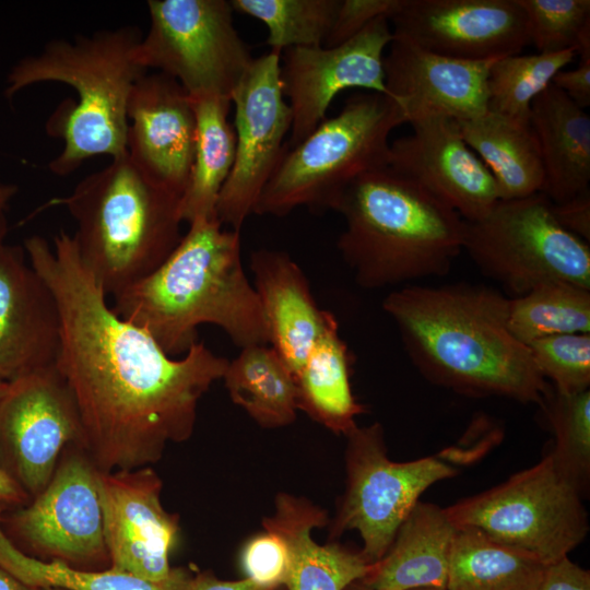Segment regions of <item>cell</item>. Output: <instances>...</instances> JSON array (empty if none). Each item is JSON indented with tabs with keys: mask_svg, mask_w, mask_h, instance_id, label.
I'll list each match as a JSON object with an SVG mask.
<instances>
[{
	"mask_svg": "<svg viewBox=\"0 0 590 590\" xmlns=\"http://www.w3.org/2000/svg\"><path fill=\"white\" fill-rule=\"evenodd\" d=\"M50 206H64L75 221L79 255L107 296L155 271L184 235L180 197L150 179L128 154L43 208Z\"/></svg>",
	"mask_w": 590,
	"mask_h": 590,
	"instance_id": "cell-6",
	"label": "cell"
},
{
	"mask_svg": "<svg viewBox=\"0 0 590 590\" xmlns=\"http://www.w3.org/2000/svg\"><path fill=\"white\" fill-rule=\"evenodd\" d=\"M23 247L58 304L55 366L78 406L84 449L102 472L152 467L167 445L191 437L199 402L229 361L199 341L173 357L120 318L82 261L73 235L61 231L51 245L33 235Z\"/></svg>",
	"mask_w": 590,
	"mask_h": 590,
	"instance_id": "cell-1",
	"label": "cell"
},
{
	"mask_svg": "<svg viewBox=\"0 0 590 590\" xmlns=\"http://www.w3.org/2000/svg\"><path fill=\"white\" fill-rule=\"evenodd\" d=\"M141 38L138 27L122 26L73 40L52 39L11 68L3 92L8 99L44 82L76 92V101L63 102L47 123L49 134L63 143L48 165L52 174L69 175L97 155L113 160L127 154L129 97L148 72L137 58Z\"/></svg>",
	"mask_w": 590,
	"mask_h": 590,
	"instance_id": "cell-4",
	"label": "cell"
},
{
	"mask_svg": "<svg viewBox=\"0 0 590 590\" xmlns=\"http://www.w3.org/2000/svg\"><path fill=\"white\" fill-rule=\"evenodd\" d=\"M544 169L542 193L552 203L589 189L590 116L552 83L533 101L529 117Z\"/></svg>",
	"mask_w": 590,
	"mask_h": 590,
	"instance_id": "cell-24",
	"label": "cell"
},
{
	"mask_svg": "<svg viewBox=\"0 0 590 590\" xmlns=\"http://www.w3.org/2000/svg\"><path fill=\"white\" fill-rule=\"evenodd\" d=\"M150 26L140 64L176 80L190 97L232 94L253 57L238 35L227 0H149Z\"/></svg>",
	"mask_w": 590,
	"mask_h": 590,
	"instance_id": "cell-10",
	"label": "cell"
},
{
	"mask_svg": "<svg viewBox=\"0 0 590 590\" xmlns=\"http://www.w3.org/2000/svg\"><path fill=\"white\" fill-rule=\"evenodd\" d=\"M413 590H447V589H438V588H418Z\"/></svg>",
	"mask_w": 590,
	"mask_h": 590,
	"instance_id": "cell-50",
	"label": "cell"
},
{
	"mask_svg": "<svg viewBox=\"0 0 590 590\" xmlns=\"http://www.w3.org/2000/svg\"><path fill=\"white\" fill-rule=\"evenodd\" d=\"M2 512L0 511V516ZM0 567L23 582L37 588L64 590H189L193 578L187 567H174L161 581H151L111 567L78 569L59 562H45L17 550L0 527Z\"/></svg>",
	"mask_w": 590,
	"mask_h": 590,
	"instance_id": "cell-31",
	"label": "cell"
},
{
	"mask_svg": "<svg viewBox=\"0 0 590 590\" xmlns=\"http://www.w3.org/2000/svg\"><path fill=\"white\" fill-rule=\"evenodd\" d=\"M97 472L81 444L68 446L47 486L26 505L2 512L5 536L40 560L78 569L109 568Z\"/></svg>",
	"mask_w": 590,
	"mask_h": 590,
	"instance_id": "cell-12",
	"label": "cell"
},
{
	"mask_svg": "<svg viewBox=\"0 0 590 590\" xmlns=\"http://www.w3.org/2000/svg\"><path fill=\"white\" fill-rule=\"evenodd\" d=\"M576 56L575 49H567L496 59L488 72L487 109L519 123L530 125L533 101Z\"/></svg>",
	"mask_w": 590,
	"mask_h": 590,
	"instance_id": "cell-33",
	"label": "cell"
},
{
	"mask_svg": "<svg viewBox=\"0 0 590 590\" xmlns=\"http://www.w3.org/2000/svg\"><path fill=\"white\" fill-rule=\"evenodd\" d=\"M17 191L19 187L16 185L10 182H0V212H5Z\"/></svg>",
	"mask_w": 590,
	"mask_h": 590,
	"instance_id": "cell-46",
	"label": "cell"
},
{
	"mask_svg": "<svg viewBox=\"0 0 590 590\" xmlns=\"http://www.w3.org/2000/svg\"><path fill=\"white\" fill-rule=\"evenodd\" d=\"M8 388V382L0 379V397L4 393Z\"/></svg>",
	"mask_w": 590,
	"mask_h": 590,
	"instance_id": "cell-49",
	"label": "cell"
},
{
	"mask_svg": "<svg viewBox=\"0 0 590 590\" xmlns=\"http://www.w3.org/2000/svg\"><path fill=\"white\" fill-rule=\"evenodd\" d=\"M61 320L56 298L23 246L0 244V379L56 364Z\"/></svg>",
	"mask_w": 590,
	"mask_h": 590,
	"instance_id": "cell-21",
	"label": "cell"
},
{
	"mask_svg": "<svg viewBox=\"0 0 590 590\" xmlns=\"http://www.w3.org/2000/svg\"><path fill=\"white\" fill-rule=\"evenodd\" d=\"M541 408L555 436L550 451L555 465L585 498L590 484V391L563 394L552 389Z\"/></svg>",
	"mask_w": 590,
	"mask_h": 590,
	"instance_id": "cell-35",
	"label": "cell"
},
{
	"mask_svg": "<svg viewBox=\"0 0 590 590\" xmlns=\"http://www.w3.org/2000/svg\"><path fill=\"white\" fill-rule=\"evenodd\" d=\"M28 495L0 468V511L26 505Z\"/></svg>",
	"mask_w": 590,
	"mask_h": 590,
	"instance_id": "cell-44",
	"label": "cell"
},
{
	"mask_svg": "<svg viewBox=\"0 0 590 590\" xmlns=\"http://www.w3.org/2000/svg\"><path fill=\"white\" fill-rule=\"evenodd\" d=\"M0 590H43L42 588L30 586L11 573L0 567Z\"/></svg>",
	"mask_w": 590,
	"mask_h": 590,
	"instance_id": "cell-45",
	"label": "cell"
},
{
	"mask_svg": "<svg viewBox=\"0 0 590 590\" xmlns=\"http://www.w3.org/2000/svg\"><path fill=\"white\" fill-rule=\"evenodd\" d=\"M344 590H375L364 583L361 579L353 581L350 583Z\"/></svg>",
	"mask_w": 590,
	"mask_h": 590,
	"instance_id": "cell-48",
	"label": "cell"
},
{
	"mask_svg": "<svg viewBox=\"0 0 590 590\" xmlns=\"http://www.w3.org/2000/svg\"><path fill=\"white\" fill-rule=\"evenodd\" d=\"M327 523V512L309 499L284 492L275 496L273 514L263 518L262 527L287 550V590H344L370 570L361 551L312 539V530Z\"/></svg>",
	"mask_w": 590,
	"mask_h": 590,
	"instance_id": "cell-23",
	"label": "cell"
},
{
	"mask_svg": "<svg viewBox=\"0 0 590 590\" xmlns=\"http://www.w3.org/2000/svg\"><path fill=\"white\" fill-rule=\"evenodd\" d=\"M551 205L539 192L499 200L483 217L465 221L463 250L514 297L551 282L590 288L588 243L563 228Z\"/></svg>",
	"mask_w": 590,
	"mask_h": 590,
	"instance_id": "cell-9",
	"label": "cell"
},
{
	"mask_svg": "<svg viewBox=\"0 0 590 590\" xmlns=\"http://www.w3.org/2000/svg\"><path fill=\"white\" fill-rule=\"evenodd\" d=\"M389 21L393 35L463 60L518 55L530 44L517 0H403Z\"/></svg>",
	"mask_w": 590,
	"mask_h": 590,
	"instance_id": "cell-17",
	"label": "cell"
},
{
	"mask_svg": "<svg viewBox=\"0 0 590 590\" xmlns=\"http://www.w3.org/2000/svg\"><path fill=\"white\" fill-rule=\"evenodd\" d=\"M72 444L83 446L82 424L55 365L8 382L0 397V468L31 499L47 486Z\"/></svg>",
	"mask_w": 590,
	"mask_h": 590,
	"instance_id": "cell-13",
	"label": "cell"
},
{
	"mask_svg": "<svg viewBox=\"0 0 590 590\" xmlns=\"http://www.w3.org/2000/svg\"><path fill=\"white\" fill-rule=\"evenodd\" d=\"M456 531L445 508L417 502L387 553L361 580L375 590L447 589Z\"/></svg>",
	"mask_w": 590,
	"mask_h": 590,
	"instance_id": "cell-25",
	"label": "cell"
},
{
	"mask_svg": "<svg viewBox=\"0 0 590 590\" xmlns=\"http://www.w3.org/2000/svg\"><path fill=\"white\" fill-rule=\"evenodd\" d=\"M333 210L345 222L338 249L366 290L445 275L463 250L465 221L388 166L356 178Z\"/></svg>",
	"mask_w": 590,
	"mask_h": 590,
	"instance_id": "cell-5",
	"label": "cell"
},
{
	"mask_svg": "<svg viewBox=\"0 0 590 590\" xmlns=\"http://www.w3.org/2000/svg\"><path fill=\"white\" fill-rule=\"evenodd\" d=\"M231 400L263 428H279L296 420L295 377L270 344L241 349L222 378Z\"/></svg>",
	"mask_w": 590,
	"mask_h": 590,
	"instance_id": "cell-29",
	"label": "cell"
},
{
	"mask_svg": "<svg viewBox=\"0 0 590 590\" xmlns=\"http://www.w3.org/2000/svg\"><path fill=\"white\" fill-rule=\"evenodd\" d=\"M507 322L527 346L552 335L590 333V288L566 282L542 284L509 298Z\"/></svg>",
	"mask_w": 590,
	"mask_h": 590,
	"instance_id": "cell-32",
	"label": "cell"
},
{
	"mask_svg": "<svg viewBox=\"0 0 590 590\" xmlns=\"http://www.w3.org/2000/svg\"><path fill=\"white\" fill-rule=\"evenodd\" d=\"M127 154L150 179L181 198L191 172L197 121L192 101L173 78L145 73L128 103Z\"/></svg>",
	"mask_w": 590,
	"mask_h": 590,
	"instance_id": "cell-19",
	"label": "cell"
},
{
	"mask_svg": "<svg viewBox=\"0 0 590 590\" xmlns=\"http://www.w3.org/2000/svg\"><path fill=\"white\" fill-rule=\"evenodd\" d=\"M97 483L110 567L151 581L166 579L180 528L179 516L163 507L160 475L151 465L98 470Z\"/></svg>",
	"mask_w": 590,
	"mask_h": 590,
	"instance_id": "cell-16",
	"label": "cell"
},
{
	"mask_svg": "<svg viewBox=\"0 0 590 590\" xmlns=\"http://www.w3.org/2000/svg\"><path fill=\"white\" fill-rule=\"evenodd\" d=\"M250 268L270 345L296 377L332 312L317 306L304 271L286 252L258 249Z\"/></svg>",
	"mask_w": 590,
	"mask_h": 590,
	"instance_id": "cell-22",
	"label": "cell"
},
{
	"mask_svg": "<svg viewBox=\"0 0 590 590\" xmlns=\"http://www.w3.org/2000/svg\"><path fill=\"white\" fill-rule=\"evenodd\" d=\"M413 132L390 143L388 167L455 210L464 221L486 215L499 201L495 180L459 133L456 120L424 115Z\"/></svg>",
	"mask_w": 590,
	"mask_h": 590,
	"instance_id": "cell-18",
	"label": "cell"
},
{
	"mask_svg": "<svg viewBox=\"0 0 590 590\" xmlns=\"http://www.w3.org/2000/svg\"><path fill=\"white\" fill-rule=\"evenodd\" d=\"M273 590H287V589H286L285 586H280V587H278V588H275V589H273Z\"/></svg>",
	"mask_w": 590,
	"mask_h": 590,
	"instance_id": "cell-52",
	"label": "cell"
},
{
	"mask_svg": "<svg viewBox=\"0 0 590 590\" xmlns=\"http://www.w3.org/2000/svg\"><path fill=\"white\" fill-rule=\"evenodd\" d=\"M113 310L148 332L162 350L185 355L198 328L214 324L240 349L270 344L258 294L240 256V232L199 219L151 274L113 296Z\"/></svg>",
	"mask_w": 590,
	"mask_h": 590,
	"instance_id": "cell-3",
	"label": "cell"
},
{
	"mask_svg": "<svg viewBox=\"0 0 590 590\" xmlns=\"http://www.w3.org/2000/svg\"><path fill=\"white\" fill-rule=\"evenodd\" d=\"M558 224L586 243L590 240V190L560 203H552Z\"/></svg>",
	"mask_w": 590,
	"mask_h": 590,
	"instance_id": "cell-40",
	"label": "cell"
},
{
	"mask_svg": "<svg viewBox=\"0 0 590 590\" xmlns=\"http://www.w3.org/2000/svg\"><path fill=\"white\" fill-rule=\"evenodd\" d=\"M345 437V491L331 520L329 538L334 541L345 531L356 530L363 542L361 554L374 565L387 553L422 493L452 477L457 470L437 457L390 460L378 422L356 425Z\"/></svg>",
	"mask_w": 590,
	"mask_h": 590,
	"instance_id": "cell-11",
	"label": "cell"
},
{
	"mask_svg": "<svg viewBox=\"0 0 590 590\" xmlns=\"http://www.w3.org/2000/svg\"><path fill=\"white\" fill-rule=\"evenodd\" d=\"M388 21L378 17L334 47L284 50L281 84L292 111L286 149L300 143L326 119L330 104L340 92L362 88L389 96L384 70V52L392 40Z\"/></svg>",
	"mask_w": 590,
	"mask_h": 590,
	"instance_id": "cell-15",
	"label": "cell"
},
{
	"mask_svg": "<svg viewBox=\"0 0 590 590\" xmlns=\"http://www.w3.org/2000/svg\"><path fill=\"white\" fill-rule=\"evenodd\" d=\"M445 511L457 529H477L545 565L568 556L590 529L581 495L559 472L551 452Z\"/></svg>",
	"mask_w": 590,
	"mask_h": 590,
	"instance_id": "cell-8",
	"label": "cell"
},
{
	"mask_svg": "<svg viewBox=\"0 0 590 590\" xmlns=\"http://www.w3.org/2000/svg\"><path fill=\"white\" fill-rule=\"evenodd\" d=\"M538 590H590V571L565 556L545 566Z\"/></svg>",
	"mask_w": 590,
	"mask_h": 590,
	"instance_id": "cell-41",
	"label": "cell"
},
{
	"mask_svg": "<svg viewBox=\"0 0 590 590\" xmlns=\"http://www.w3.org/2000/svg\"><path fill=\"white\" fill-rule=\"evenodd\" d=\"M527 16L530 44L539 54L590 52L589 0H517Z\"/></svg>",
	"mask_w": 590,
	"mask_h": 590,
	"instance_id": "cell-36",
	"label": "cell"
},
{
	"mask_svg": "<svg viewBox=\"0 0 590 590\" xmlns=\"http://www.w3.org/2000/svg\"><path fill=\"white\" fill-rule=\"evenodd\" d=\"M231 102L235 107V158L215 213L222 225L240 232L284 153L291 131L292 111L281 84V52L270 50L253 58Z\"/></svg>",
	"mask_w": 590,
	"mask_h": 590,
	"instance_id": "cell-14",
	"label": "cell"
},
{
	"mask_svg": "<svg viewBox=\"0 0 590 590\" xmlns=\"http://www.w3.org/2000/svg\"><path fill=\"white\" fill-rule=\"evenodd\" d=\"M402 2L403 0H341L323 47H334L349 40L378 17L390 20Z\"/></svg>",
	"mask_w": 590,
	"mask_h": 590,
	"instance_id": "cell-39",
	"label": "cell"
},
{
	"mask_svg": "<svg viewBox=\"0 0 590 590\" xmlns=\"http://www.w3.org/2000/svg\"><path fill=\"white\" fill-rule=\"evenodd\" d=\"M240 563L246 578L275 589L285 586L288 575V554L282 540L264 530L251 536L243 546Z\"/></svg>",
	"mask_w": 590,
	"mask_h": 590,
	"instance_id": "cell-38",
	"label": "cell"
},
{
	"mask_svg": "<svg viewBox=\"0 0 590 590\" xmlns=\"http://www.w3.org/2000/svg\"><path fill=\"white\" fill-rule=\"evenodd\" d=\"M190 98L196 114L197 140L179 208L182 222L188 224L216 217L217 199L232 170L236 146L235 131L228 121L231 99L219 96Z\"/></svg>",
	"mask_w": 590,
	"mask_h": 590,
	"instance_id": "cell-28",
	"label": "cell"
},
{
	"mask_svg": "<svg viewBox=\"0 0 590 590\" xmlns=\"http://www.w3.org/2000/svg\"><path fill=\"white\" fill-rule=\"evenodd\" d=\"M189 590H273L262 587L255 581L243 578L238 580H222L211 571L193 575Z\"/></svg>",
	"mask_w": 590,
	"mask_h": 590,
	"instance_id": "cell-43",
	"label": "cell"
},
{
	"mask_svg": "<svg viewBox=\"0 0 590 590\" xmlns=\"http://www.w3.org/2000/svg\"><path fill=\"white\" fill-rule=\"evenodd\" d=\"M234 12L261 21L267 45L282 51L291 47L323 46L341 0H231Z\"/></svg>",
	"mask_w": 590,
	"mask_h": 590,
	"instance_id": "cell-34",
	"label": "cell"
},
{
	"mask_svg": "<svg viewBox=\"0 0 590 590\" xmlns=\"http://www.w3.org/2000/svg\"><path fill=\"white\" fill-rule=\"evenodd\" d=\"M545 564L474 528L457 529L447 590H538Z\"/></svg>",
	"mask_w": 590,
	"mask_h": 590,
	"instance_id": "cell-30",
	"label": "cell"
},
{
	"mask_svg": "<svg viewBox=\"0 0 590 590\" xmlns=\"http://www.w3.org/2000/svg\"><path fill=\"white\" fill-rule=\"evenodd\" d=\"M576 69L558 71L552 84L564 92L576 105L586 109L590 105V52L581 54Z\"/></svg>",
	"mask_w": 590,
	"mask_h": 590,
	"instance_id": "cell-42",
	"label": "cell"
},
{
	"mask_svg": "<svg viewBox=\"0 0 590 590\" xmlns=\"http://www.w3.org/2000/svg\"><path fill=\"white\" fill-rule=\"evenodd\" d=\"M509 298L472 284L410 285L389 293L384 311L430 382L471 397H504L540 408L552 391L527 345L508 328Z\"/></svg>",
	"mask_w": 590,
	"mask_h": 590,
	"instance_id": "cell-2",
	"label": "cell"
},
{
	"mask_svg": "<svg viewBox=\"0 0 590 590\" xmlns=\"http://www.w3.org/2000/svg\"><path fill=\"white\" fill-rule=\"evenodd\" d=\"M8 234V220L4 212H0V244L4 241Z\"/></svg>",
	"mask_w": 590,
	"mask_h": 590,
	"instance_id": "cell-47",
	"label": "cell"
},
{
	"mask_svg": "<svg viewBox=\"0 0 590 590\" xmlns=\"http://www.w3.org/2000/svg\"><path fill=\"white\" fill-rule=\"evenodd\" d=\"M43 590H64V589H60V588H43Z\"/></svg>",
	"mask_w": 590,
	"mask_h": 590,
	"instance_id": "cell-51",
	"label": "cell"
},
{
	"mask_svg": "<svg viewBox=\"0 0 590 590\" xmlns=\"http://www.w3.org/2000/svg\"><path fill=\"white\" fill-rule=\"evenodd\" d=\"M495 60L442 56L392 34L384 58L386 87L406 122L432 114L472 119L488 110L487 79Z\"/></svg>",
	"mask_w": 590,
	"mask_h": 590,
	"instance_id": "cell-20",
	"label": "cell"
},
{
	"mask_svg": "<svg viewBox=\"0 0 590 590\" xmlns=\"http://www.w3.org/2000/svg\"><path fill=\"white\" fill-rule=\"evenodd\" d=\"M352 356L339 333L332 314L295 377L298 410L337 435H346L357 424L365 406L351 388Z\"/></svg>",
	"mask_w": 590,
	"mask_h": 590,
	"instance_id": "cell-27",
	"label": "cell"
},
{
	"mask_svg": "<svg viewBox=\"0 0 590 590\" xmlns=\"http://www.w3.org/2000/svg\"><path fill=\"white\" fill-rule=\"evenodd\" d=\"M456 123L462 139L491 172L499 200L542 192L544 169L530 125L489 110Z\"/></svg>",
	"mask_w": 590,
	"mask_h": 590,
	"instance_id": "cell-26",
	"label": "cell"
},
{
	"mask_svg": "<svg viewBox=\"0 0 590 590\" xmlns=\"http://www.w3.org/2000/svg\"><path fill=\"white\" fill-rule=\"evenodd\" d=\"M404 122L391 97L370 91L351 95L339 114L285 148L253 214L280 217L299 206L333 210L356 178L388 166L389 134Z\"/></svg>",
	"mask_w": 590,
	"mask_h": 590,
	"instance_id": "cell-7",
	"label": "cell"
},
{
	"mask_svg": "<svg viewBox=\"0 0 590 590\" xmlns=\"http://www.w3.org/2000/svg\"><path fill=\"white\" fill-rule=\"evenodd\" d=\"M533 361L553 389L563 394L579 393L590 386V333L552 335L528 345Z\"/></svg>",
	"mask_w": 590,
	"mask_h": 590,
	"instance_id": "cell-37",
	"label": "cell"
}]
</instances>
